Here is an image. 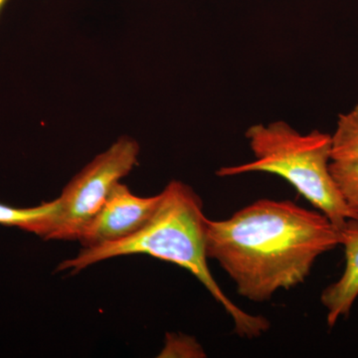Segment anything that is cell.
<instances>
[{"mask_svg": "<svg viewBox=\"0 0 358 358\" xmlns=\"http://www.w3.org/2000/svg\"><path fill=\"white\" fill-rule=\"evenodd\" d=\"M343 233L319 210L289 200L260 199L223 220L207 219L205 247L247 300L263 303L310 277Z\"/></svg>", "mask_w": 358, "mask_h": 358, "instance_id": "1", "label": "cell"}, {"mask_svg": "<svg viewBox=\"0 0 358 358\" xmlns=\"http://www.w3.org/2000/svg\"><path fill=\"white\" fill-rule=\"evenodd\" d=\"M160 201L148 223L134 235L96 248H83L76 257L63 261L56 272L76 274L108 259L145 254L176 264L192 273L214 300L225 310L242 338H260L270 329V320L251 315L226 296L208 267L205 247L207 219L203 202L189 185L171 180L160 192Z\"/></svg>", "mask_w": 358, "mask_h": 358, "instance_id": "2", "label": "cell"}, {"mask_svg": "<svg viewBox=\"0 0 358 358\" xmlns=\"http://www.w3.org/2000/svg\"><path fill=\"white\" fill-rule=\"evenodd\" d=\"M246 138L254 159L218 169L220 178L251 173L275 174L288 181L301 196L343 230L358 213L343 199L331 171V134L315 131L303 134L288 122L277 121L250 127Z\"/></svg>", "mask_w": 358, "mask_h": 358, "instance_id": "3", "label": "cell"}, {"mask_svg": "<svg viewBox=\"0 0 358 358\" xmlns=\"http://www.w3.org/2000/svg\"><path fill=\"white\" fill-rule=\"evenodd\" d=\"M140 145L124 136L94 157L66 185L57 200L45 240L77 241L84 226L99 211L110 190L138 164Z\"/></svg>", "mask_w": 358, "mask_h": 358, "instance_id": "4", "label": "cell"}, {"mask_svg": "<svg viewBox=\"0 0 358 358\" xmlns=\"http://www.w3.org/2000/svg\"><path fill=\"white\" fill-rule=\"evenodd\" d=\"M160 197V193L150 197L138 196L120 181L99 211L84 226L77 241L83 248H96L131 236L152 217Z\"/></svg>", "mask_w": 358, "mask_h": 358, "instance_id": "5", "label": "cell"}, {"mask_svg": "<svg viewBox=\"0 0 358 358\" xmlns=\"http://www.w3.org/2000/svg\"><path fill=\"white\" fill-rule=\"evenodd\" d=\"M341 233L345 270L338 281L329 285L320 294V301L327 310V324L331 329L339 320L350 315L358 298V221H350Z\"/></svg>", "mask_w": 358, "mask_h": 358, "instance_id": "6", "label": "cell"}, {"mask_svg": "<svg viewBox=\"0 0 358 358\" xmlns=\"http://www.w3.org/2000/svg\"><path fill=\"white\" fill-rule=\"evenodd\" d=\"M56 208V199L30 208H15L0 203V224L20 228L44 239L50 227Z\"/></svg>", "mask_w": 358, "mask_h": 358, "instance_id": "7", "label": "cell"}, {"mask_svg": "<svg viewBox=\"0 0 358 358\" xmlns=\"http://www.w3.org/2000/svg\"><path fill=\"white\" fill-rule=\"evenodd\" d=\"M331 159L358 160V105L338 117L336 131L331 134Z\"/></svg>", "mask_w": 358, "mask_h": 358, "instance_id": "8", "label": "cell"}, {"mask_svg": "<svg viewBox=\"0 0 358 358\" xmlns=\"http://www.w3.org/2000/svg\"><path fill=\"white\" fill-rule=\"evenodd\" d=\"M331 171L343 199L358 213V160H331Z\"/></svg>", "mask_w": 358, "mask_h": 358, "instance_id": "9", "label": "cell"}, {"mask_svg": "<svg viewBox=\"0 0 358 358\" xmlns=\"http://www.w3.org/2000/svg\"><path fill=\"white\" fill-rule=\"evenodd\" d=\"M159 357H206L196 339L182 334H166V345Z\"/></svg>", "mask_w": 358, "mask_h": 358, "instance_id": "10", "label": "cell"}, {"mask_svg": "<svg viewBox=\"0 0 358 358\" xmlns=\"http://www.w3.org/2000/svg\"><path fill=\"white\" fill-rule=\"evenodd\" d=\"M6 1L7 0H0V10H1L2 7H3Z\"/></svg>", "mask_w": 358, "mask_h": 358, "instance_id": "11", "label": "cell"}]
</instances>
